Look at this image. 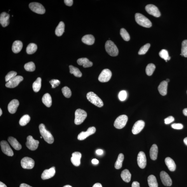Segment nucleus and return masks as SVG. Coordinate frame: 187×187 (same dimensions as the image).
Returning <instances> with one entry per match:
<instances>
[{"label":"nucleus","mask_w":187,"mask_h":187,"mask_svg":"<svg viewBox=\"0 0 187 187\" xmlns=\"http://www.w3.org/2000/svg\"><path fill=\"white\" fill-rule=\"evenodd\" d=\"M55 173V168L53 167L50 169L44 170L42 174L41 178L43 180L50 179L54 176Z\"/></svg>","instance_id":"a211bd4d"},{"label":"nucleus","mask_w":187,"mask_h":187,"mask_svg":"<svg viewBox=\"0 0 187 187\" xmlns=\"http://www.w3.org/2000/svg\"><path fill=\"white\" fill-rule=\"evenodd\" d=\"M184 144L187 146V137L185 138L184 139Z\"/></svg>","instance_id":"052dcab7"},{"label":"nucleus","mask_w":187,"mask_h":187,"mask_svg":"<svg viewBox=\"0 0 187 187\" xmlns=\"http://www.w3.org/2000/svg\"><path fill=\"white\" fill-rule=\"evenodd\" d=\"M145 9L148 13L155 17H158L160 16V13L158 8L153 5H148L146 6Z\"/></svg>","instance_id":"f8f14e48"},{"label":"nucleus","mask_w":187,"mask_h":187,"mask_svg":"<svg viewBox=\"0 0 187 187\" xmlns=\"http://www.w3.org/2000/svg\"><path fill=\"white\" fill-rule=\"evenodd\" d=\"M103 151L102 149H98L96 151V153L98 155H101L103 154Z\"/></svg>","instance_id":"5fc2aeb1"},{"label":"nucleus","mask_w":187,"mask_h":187,"mask_svg":"<svg viewBox=\"0 0 187 187\" xmlns=\"http://www.w3.org/2000/svg\"><path fill=\"white\" fill-rule=\"evenodd\" d=\"M65 25L63 22H60L55 30V34L58 36H61L65 31Z\"/></svg>","instance_id":"7c9ffc66"},{"label":"nucleus","mask_w":187,"mask_h":187,"mask_svg":"<svg viewBox=\"0 0 187 187\" xmlns=\"http://www.w3.org/2000/svg\"><path fill=\"white\" fill-rule=\"evenodd\" d=\"M37 48V46L36 44L33 43H30L27 47V52L28 54H32L36 52Z\"/></svg>","instance_id":"c9c22d12"},{"label":"nucleus","mask_w":187,"mask_h":187,"mask_svg":"<svg viewBox=\"0 0 187 187\" xmlns=\"http://www.w3.org/2000/svg\"><path fill=\"white\" fill-rule=\"evenodd\" d=\"M81 154L79 152H75L72 154L71 160L72 164L76 166H78L81 164Z\"/></svg>","instance_id":"6ab92c4d"},{"label":"nucleus","mask_w":187,"mask_h":187,"mask_svg":"<svg viewBox=\"0 0 187 187\" xmlns=\"http://www.w3.org/2000/svg\"><path fill=\"white\" fill-rule=\"evenodd\" d=\"M158 154V147L156 144L151 146L150 151V156L152 160H155L157 159Z\"/></svg>","instance_id":"bb28decb"},{"label":"nucleus","mask_w":187,"mask_h":187,"mask_svg":"<svg viewBox=\"0 0 187 187\" xmlns=\"http://www.w3.org/2000/svg\"><path fill=\"white\" fill-rule=\"evenodd\" d=\"M112 75V72L109 69H104L100 74L98 79L100 82H107L110 79Z\"/></svg>","instance_id":"1a4fd4ad"},{"label":"nucleus","mask_w":187,"mask_h":187,"mask_svg":"<svg viewBox=\"0 0 187 187\" xmlns=\"http://www.w3.org/2000/svg\"><path fill=\"white\" fill-rule=\"evenodd\" d=\"M24 68L27 71H33L36 69V66L34 62H30L27 63L24 65Z\"/></svg>","instance_id":"ea45409f"},{"label":"nucleus","mask_w":187,"mask_h":187,"mask_svg":"<svg viewBox=\"0 0 187 187\" xmlns=\"http://www.w3.org/2000/svg\"></svg>","instance_id":"338daca9"},{"label":"nucleus","mask_w":187,"mask_h":187,"mask_svg":"<svg viewBox=\"0 0 187 187\" xmlns=\"http://www.w3.org/2000/svg\"><path fill=\"white\" fill-rule=\"evenodd\" d=\"M183 113L184 116H187V108H185L183 109Z\"/></svg>","instance_id":"13d9d810"},{"label":"nucleus","mask_w":187,"mask_h":187,"mask_svg":"<svg viewBox=\"0 0 187 187\" xmlns=\"http://www.w3.org/2000/svg\"><path fill=\"white\" fill-rule=\"evenodd\" d=\"M165 163L170 171L173 172L176 170V165L174 161L171 158L169 157L166 158Z\"/></svg>","instance_id":"5701e85b"},{"label":"nucleus","mask_w":187,"mask_h":187,"mask_svg":"<svg viewBox=\"0 0 187 187\" xmlns=\"http://www.w3.org/2000/svg\"><path fill=\"white\" fill-rule=\"evenodd\" d=\"M92 162L94 164L97 165L99 163V161L96 159H94L92 161Z\"/></svg>","instance_id":"864d4df0"},{"label":"nucleus","mask_w":187,"mask_h":187,"mask_svg":"<svg viewBox=\"0 0 187 187\" xmlns=\"http://www.w3.org/2000/svg\"><path fill=\"white\" fill-rule=\"evenodd\" d=\"M180 55L185 57H187V40L182 42Z\"/></svg>","instance_id":"58836bf2"},{"label":"nucleus","mask_w":187,"mask_h":187,"mask_svg":"<svg viewBox=\"0 0 187 187\" xmlns=\"http://www.w3.org/2000/svg\"><path fill=\"white\" fill-rule=\"evenodd\" d=\"M159 55L161 58L164 59L166 62L168 61V59L170 58L168 51L165 49H163L161 50L159 53Z\"/></svg>","instance_id":"79ce46f5"},{"label":"nucleus","mask_w":187,"mask_h":187,"mask_svg":"<svg viewBox=\"0 0 187 187\" xmlns=\"http://www.w3.org/2000/svg\"><path fill=\"white\" fill-rule=\"evenodd\" d=\"M43 137H42V136L41 137H40V138H41V139H42V138H43Z\"/></svg>","instance_id":"69168bd1"},{"label":"nucleus","mask_w":187,"mask_h":187,"mask_svg":"<svg viewBox=\"0 0 187 187\" xmlns=\"http://www.w3.org/2000/svg\"><path fill=\"white\" fill-rule=\"evenodd\" d=\"M132 187H140V184L138 182L134 181L132 183Z\"/></svg>","instance_id":"603ef678"},{"label":"nucleus","mask_w":187,"mask_h":187,"mask_svg":"<svg viewBox=\"0 0 187 187\" xmlns=\"http://www.w3.org/2000/svg\"><path fill=\"white\" fill-rule=\"evenodd\" d=\"M62 92L65 97L69 98L71 97L72 94L71 91L70 89L67 86L62 88Z\"/></svg>","instance_id":"c03bdc74"},{"label":"nucleus","mask_w":187,"mask_h":187,"mask_svg":"<svg viewBox=\"0 0 187 187\" xmlns=\"http://www.w3.org/2000/svg\"><path fill=\"white\" fill-rule=\"evenodd\" d=\"M86 97L89 101L95 106L99 107H101L103 106V103L102 100L94 93L88 92Z\"/></svg>","instance_id":"20e7f679"},{"label":"nucleus","mask_w":187,"mask_h":187,"mask_svg":"<svg viewBox=\"0 0 187 187\" xmlns=\"http://www.w3.org/2000/svg\"><path fill=\"white\" fill-rule=\"evenodd\" d=\"M173 128L175 129L180 130L183 128V126L181 123H174L171 125Z\"/></svg>","instance_id":"09e8293b"},{"label":"nucleus","mask_w":187,"mask_h":187,"mask_svg":"<svg viewBox=\"0 0 187 187\" xmlns=\"http://www.w3.org/2000/svg\"><path fill=\"white\" fill-rule=\"evenodd\" d=\"M39 128L40 134L44 140L48 144H52L54 141L53 137L51 133L46 130L45 125L43 124H41L39 125Z\"/></svg>","instance_id":"f257e3e1"},{"label":"nucleus","mask_w":187,"mask_h":187,"mask_svg":"<svg viewBox=\"0 0 187 187\" xmlns=\"http://www.w3.org/2000/svg\"><path fill=\"white\" fill-rule=\"evenodd\" d=\"M128 120V116L125 115L120 116L116 119L114 122V126L118 129H121L124 127Z\"/></svg>","instance_id":"423d86ee"},{"label":"nucleus","mask_w":187,"mask_h":187,"mask_svg":"<svg viewBox=\"0 0 187 187\" xmlns=\"http://www.w3.org/2000/svg\"><path fill=\"white\" fill-rule=\"evenodd\" d=\"M23 80V77L20 76H16L10 79L6 84L7 87L14 88L17 86Z\"/></svg>","instance_id":"9d476101"},{"label":"nucleus","mask_w":187,"mask_h":187,"mask_svg":"<svg viewBox=\"0 0 187 187\" xmlns=\"http://www.w3.org/2000/svg\"><path fill=\"white\" fill-rule=\"evenodd\" d=\"M165 81H166V82H167L168 83V82H170V79H166V80Z\"/></svg>","instance_id":"0e129e2a"},{"label":"nucleus","mask_w":187,"mask_h":187,"mask_svg":"<svg viewBox=\"0 0 187 187\" xmlns=\"http://www.w3.org/2000/svg\"><path fill=\"white\" fill-rule=\"evenodd\" d=\"M87 114L83 109H78L75 112L74 123L76 125H81L87 117Z\"/></svg>","instance_id":"39448f33"},{"label":"nucleus","mask_w":187,"mask_h":187,"mask_svg":"<svg viewBox=\"0 0 187 187\" xmlns=\"http://www.w3.org/2000/svg\"><path fill=\"white\" fill-rule=\"evenodd\" d=\"M10 15L5 12L2 13L0 16V23L2 26L5 27L9 25Z\"/></svg>","instance_id":"412c9836"},{"label":"nucleus","mask_w":187,"mask_h":187,"mask_svg":"<svg viewBox=\"0 0 187 187\" xmlns=\"http://www.w3.org/2000/svg\"><path fill=\"white\" fill-rule=\"evenodd\" d=\"M96 131L95 127H90L86 132H81L78 136V139L79 140H83L85 139L90 135L94 134Z\"/></svg>","instance_id":"4468645a"},{"label":"nucleus","mask_w":187,"mask_h":187,"mask_svg":"<svg viewBox=\"0 0 187 187\" xmlns=\"http://www.w3.org/2000/svg\"><path fill=\"white\" fill-rule=\"evenodd\" d=\"M21 165L24 169H31L34 167L35 162L32 158L25 157L23 158L21 161Z\"/></svg>","instance_id":"9b49d317"},{"label":"nucleus","mask_w":187,"mask_h":187,"mask_svg":"<svg viewBox=\"0 0 187 187\" xmlns=\"http://www.w3.org/2000/svg\"><path fill=\"white\" fill-rule=\"evenodd\" d=\"M105 48L106 52L113 57L118 55L119 53L118 49L113 42L111 40L107 41L105 44Z\"/></svg>","instance_id":"7ed1b4c3"},{"label":"nucleus","mask_w":187,"mask_h":187,"mask_svg":"<svg viewBox=\"0 0 187 187\" xmlns=\"http://www.w3.org/2000/svg\"><path fill=\"white\" fill-rule=\"evenodd\" d=\"M168 83L166 81H163L161 82L158 87L159 93L162 96L166 95Z\"/></svg>","instance_id":"b1692460"},{"label":"nucleus","mask_w":187,"mask_h":187,"mask_svg":"<svg viewBox=\"0 0 187 187\" xmlns=\"http://www.w3.org/2000/svg\"><path fill=\"white\" fill-rule=\"evenodd\" d=\"M2 114V111L1 109H0V116H1Z\"/></svg>","instance_id":"680f3d73"},{"label":"nucleus","mask_w":187,"mask_h":187,"mask_svg":"<svg viewBox=\"0 0 187 187\" xmlns=\"http://www.w3.org/2000/svg\"><path fill=\"white\" fill-rule=\"evenodd\" d=\"M63 187H72L71 186L69 185H65Z\"/></svg>","instance_id":"e2e57ef3"},{"label":"nucleus","mask_w":187,"mask_h":187,"mask_svg":"<svg viewBox=\"0 0 187 187\" xmlns=\"http://www.w3.org/2000/svg\"><path fill=\"white\" fill-rule=\"evenodd\" d=\"M81 40L84 43L88 45H92L94 43L95 38L92 35H86L82 37Z\"/></svg>","instance_id":"a878e982"},{"label":"nucleus","mask_w":187,"mask_h":187,"mask_svg":"<svg viewBox=\"0 0 187 187\" xmlns=\"http://www.w3.org/2000/svg\"><path fill=\"white\" fill-rule=\"evenodd\" d=\"M175 120V119L172 116H170L165 119V123L166 125L169 124L173 122Z\"/></svg>","instance_id":"8fccbe9b"},{"label":"nucleus","mask_w":187,"mask_h":187,"mask_svg":"<svg viewBox=\"0 0 187 187\" xmlns=\"http://www.w3.org/2000/svg\"><path fill=\"white\" fill-rule=\"evenodd\" d=\"M137 163L139 166L142 169L146 167L147 159L145 154L143 151H140L137 157Z\"/></svg>","instance_id":"ddd939ff"},{"label":"nucleus","mask_w":187,"mask_h":187,"mask_svg":"<svg viewBox=\"0 0 187 187\" xmlns=\"http://www.w3.org/2000/svg\"><path fill=\"white\" fill-rule=\"evenodd\" d=\"M124 159V156L123 154H119L117 160L115 164V168L116 169H120L122 167V163Z\"/></svg>","instance_id":"72a5a7b5"},{"label":"nucleus","mask_w":187,"mask_h":187,"mask_svg":"<svg viewBox=\"0 0 187 187\" xmlns=\"http://www.w3.org/2000/svg\"><path fill=\"white\" fill-rule=\"evenodd\" d=\"M49 82L52 86V88H55L59 86L60 84V81L58 79H52L49 81Z\"/></svg>","instance_id":"de8ad7c7"},{"label":"nucleus","mask_w":187,"mask_h":187,"mask_svg":"<svg viewBox=\"0 0 187 187\" xmlns=\"http://www.w3.org/2000/svg\"><path fill=\"white\" fill-rule=\"evenodd\" d=\"M78 64L80 65H83L84 68L92 67L93 65L92 62L90 61L87 58H81L77 61Z\"/></svg>","instance_id":"393cba45"},{"label":"nucleus","mask_w":187,"mask_h":187,"mask_svg":"<svg viewBox=\"0 0 187 187\" xmlns=\"http://www.w3.org/2000/svg\"><path fill=\"white\" fill-rule=\"evenodd\" d=\"M127 93L125 90H122L119 93V98L121 101H124L127 97Z\"/></svg>","instance_id":"49530a36"},{"label":"nucleus","mask_w":187,"mask_h":187,"mask_svg":"<svg viewBox=\"0 0 187 187\" xmlns=\"http://www.w3.org/2000/svg\"><path fill=\"white\" fill-rule=\"evenodd\" d=\"M64 2L66 5L71 6L73 4V1L72 0H65Z\"/></svg>","instance_id":"3c124183"},{"label":"nucleus","mask_w":187,"mask_h":187,"mask_svg":"<svg viewBox=\"0 0 187 187\" xmlns=\"http://www.w3.org/2000/svg\"><path fill=\"white\" fill-rule=\"evenodd\" d=\"M148 182L149 187H158L156 177L154 175H151L148 178Z\"/></svg>","instance_id":"2f4dec72"},{"label":"nucleus","mask_w":187,"mask_h":187,"mask_svg":"<svg viewBox=\"0 0 187 187\" xmlns=\"http://www.w3.org/2000/svg\"><path fill=\"white\" fill-rule=\"evenodd\" d=\"M30 120V117L29 115L26 114L23 116L20 119L19 124L21 126H24L26 125Z\"/></svg>","instance_id":"4c0bfd02"},{"label":"nucleus","mask_w":187,"mask_h":187,"mask_svg":"<svg viewBox=\"0 0 187 187\" xmlns=\"http://www.w3.org/2000/svg\"><path fill=\"white\" fill-rule=\"evenodd\" d=\"M42 101L45 106L48 107L52 105V100L50 95L49 93H46L42 98Z\"/></svg>","instance_id":"c85d7f7f"},{"label":"nucleus","mask_w":187,"mask_h":187,"mask_svg":"<svg viewBox=\"0 0 187 187\" xmlns=\"http://www.w3.org/2000/svg\"><path fill=\"white\" fill-rule=\"evenodd\" d=\"M39 142L38 140L34 139L31 135L28 136L26 145L28 148L31 151H35L38 148Z\"/></svg>","instance_id":"6e6552de"},{"label":"nucleus","mask_w":187,"mask_h":187,"mask_svg":"<svg viewBox=\"0 0 187 187\" xmlns=\"http://www.w3.org/2000/svg\"><path fill=\"white\" fill-rule=\"evenodd\" d=\"M70 72L71 74H73L74 75L78 78H81L82 75L81 72L78 68L70 65L69 66Z\"/></svg>","instance_id":"473e14b6"},{"label":"nucleus","mask_w":187,"mask_h":187,"mask_svg":"<svg viewBox=\"0 0 187 187\" xmlns=\"http://www.w3.org/2000/svg\"><path fill=\"white\" fill-rule=\"evenodd\" d=\"M120 33L121 36L122 37L124 40L127 41L130 40V36L129 34L125 29L122 28V29H121Z\"/></svg>","instance_id":"a19ab883"},{"label":"nucleus","mask_w":187,"mask_h":187,"mask_svg":"<svg viewBox=\"0 0 187 187\" xmlns=\"http://www.w3.org/2000/svg\"><path fill=\"white\" fill-rule=\"evenodd\" d=\"M121 176L123 181L127 182V183H128L131 181L132 175H131L129 170L125 169L123 170L122 172Z\"/></svg>","instance_id":"c756f323"},{"label":"nucleus","mask_w":187,"mask_h":187,"mask_svg":"<svg viewBox=\"0 0 187 187\" xmlns=\"http://www.w3.org/2000/svg\"><path fill=\"white\" fill-rule=\"evenodd\" d=\"M20 187H32L31 186L29 185H28L26 184L22 183L20 185Z\"/></svg>","instance_id":"6e6d98bb"},{"label":"nucleus","mask_w":187,"mask_h":187,"mask_svg":"<svg viewBox=\"0 0 187 187\" xmlns=\"http://www.w3.org/2000/svg\"><path fill=\"white\" fill-rule=\"evenodd\" d=\"M160 177L163 184L165 186H170L172 185V182L169 175L165 171L160 173Z\"/></svg>","instance_id":"2eb2a0df"},{"label":"nucleus","mask_w":187,"mask_h":187,"mask_svg":"<svg viewBox=\"0 0 187 187\" xmlns=\"http://www.w3.org/2000/svg\"><path fill=\"white\" fill-rule=\"evenodd\" d=\"M1 146L2 151L6 155L12 156L14 155L13 152L8 142L6 141H2L1 142Z\"/></svg>","instance_id":"dca6fc26"},{"label":"nucleus","mask_w":187,"mask_h":187,"mask_svg":"<svg viewBox=\"0 0 187 187\" xmlns=\"http://www.w3.org/2000/svg\"><path fill=\"white\" fill-rule=\"evenodd\" d=\"M23 48V43L20 41H16L13 43L12 47L13 52L17 53L20 52Z\"/></svg>","instance_id":"cd10ccee"},{"label":"nucleus","mask_w":187,"mask_h":187,"mask_svg":"<svg viewBox=\"0 0 187 187\" xmlns=\"http://www.w3.org/2000/svg\"><path fill=\"white\" fill-rule=\"evenodd\" d=\"M144 125L145 123L143 121L140 120L137 121L132 128L133 134L134 135L138 134L143 129Z\"/></svg>","instance_id":"f3484780"},{"label":"nucleus","mask_w":187,"mask_h":187,"mask_svg":"<svg viewBox=\"0 0 187 187\" xmlns=\"http://www.w3.org/2000/svg\"><path fill=\"white\" fill-rule=\"evenodd\" d=\"M8 140L11 146L16 150H20L22 148L21 145L15 138L12 137H9Z\"/></svg>","instance_id":"4be33fe9"},{"label":"nucleus","mask_w":187,"mask_h":187,"mask_svg":"<svg viewBox=\"0 0 187 187\" xmlns=\"http://www.w3.org/2000/svg\"><path fill=\"white\" fill-rule=\"evenodd\" d=\"M19 105V102L17 100L14 99L11 100L8 105V109L9 113L14 114L17 111Z\"/></svg>","instance_id":"aec40b11"},{"label":"nucleus","mask_w":187,"mask_h":187,"mask_svg":"<svg viewBox=\"0 0 187 187\" xmlns=\"http://www.w3.org/2000/svg\"><path fill=\"white\" fill-rule=\"evenodd\" d=\"M29 6L30 9L35 13L40 14H43L45 13V8L40 3L34 2L30 3Z\"/></svg>","instance_id":"0eeeda50"},{"label":"nucleus","mask_w":187,"mask_h":187,"mask_svg":"<svg viewBox=\"0 0 187 187\" xmlns=\"http://www.w3.org/2000/svg\"><path fill=\"white\" fill-rule=\"evenodd\" d=\"M0 187H7L5 184L1 182H0Z\"/></svg>","instance_id":"bf43d9fd"},{"label":"nucleus","mask_w":187,"mask_h":187,"mask_svg":"<svg viewBox=\"0 0 187 187\" xmlns=\"http://www.w3.org/2000/svg\"><path fill=\"white\" fill-rule=\"evenodd\" d=\"M41 86V79L38 78L33 84L32 87L34 92H37L40 90Z\"/></svg>","instance_id":"f704fd0d"},{"label":"nucleus","mask_w":187,"mask_h":187,"mask_svg":"<svg viewBox=\"0 0 187 187\" xmlns=\"http://www.w3.org/2000/svg\"><path fill=\"white\" fill-rule=\"evenodd\" d=\"M135 20L138 24L142 27L147 28L151 27L152 23L151 21L141 14L137 13L135 14Z\"/></svg>","instance_id":"f03ea898"},{"label":"nucleus","mask_w":187,"mask_h":187,"mask_svg":"<svg viewBox=\"0 0 187 187\" xmlns=\"http://www.w3.org/2000/svg\"><path fill=\"white\" fill-rule=\"evenodd\" d=\"M93 187H102V184L100 183H97L94 185Z\"/></svg>","instance_id":"4d7b16f0"},{"label":"nucleus","mask_w":187,"mask_h":187,"mask_svg":"<svg viewBox=\"0 0 187 187\" xmlns=\"http://www.w3.org/2000/svg\"><path fill=\"white\" fill-rule=\"evenodd\" d=\"M150 44L147 43L142 46V47L140 49L138 52V54L139 55H143L145 54L147 51L149 50L150 47Z\"/></svg>","instance_id":"37998d69"},{"label":"nucleus","mask_w":187,"mask_h":187,"mask_svg":"<svg viewBox=\"0 0 187 187\" xmlns=\"http://www.w3.org/2000/svg\"><path fill=\"white\" fill-rule=\"evenodd\" d=\"M156 68L155 65L153 64H150L147 65L146 71L147 75L151 76L153 74Z\"/></svg>","instance_id":"e433bc0d"},{"label":"nucleus","mask_w":187,"mask_h":187,"mask_svg":"<svg viewBox=\"0 0 187 187\" xmlns=\"http://www.w3.org/2000/svg\"><path fill=\"white\" fill-rule=\"evenodd\" d=\"M17 72L14 71H11L7 74L5 77V81L8 82L11 79L16 76Z\"/></svg>","instance_id":"a18cd8bd"}]
</instances>
